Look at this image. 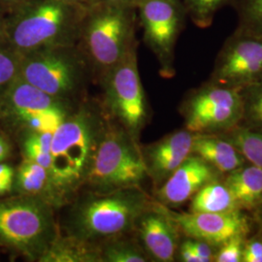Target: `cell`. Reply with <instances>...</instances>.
Instances as JSON below:
<instances>
[{
    "label": "cell",
    "instance_id": "cell-2",
    "mask_svg": "<svg viewBox=\"0 0 262 262\" xmlns=\"http://www.w3.org/2000/svg\"><path fill=\"white\" fill-rule=\"evenodd\" d=\"M152 201L140 187L94 192L73 208L69 232L94 243L126 235Z\"/></svg>",
    "mask_w": 262,
    "mask_h": 262
},
{
    "label": "cell",
    "instance_id": "cell-34",
    "mask_svg": "<svg viewBox=\"0 0 262 262\" xmlns=\"http://www.w3.org/2000/svg\"><path fill=\"white\" fill-rule=\"evenodd\" d=\"M11 151L9 142L0 135V162L8 158Z\"/></svg>",
    "mask_w": 262,
    "mask_h": 262
},
{
    "label": "cell",
    "instance_id": "cell-10",
    "mask_svg": "<svg viewBox=\"0 0 262 262\" xmlns=\"http://www.w3.org/2000/svg\"><path fill=\"white\" fill-rule=\"evenodd\" d=\"M210 81L235 89L262 81V36L237 29L216 56Z\"/></svg>",
    "mask_w": 262,
    "mask_h": 262
},
{
    "label": "cell",
    "instance_id": "cell-27",
    "mask_svg": "<svg viewBox=\"0 0 262 262\" xmlns=\"http://www.w3.org/2000/svg\"><path fill=\"white\" fill-rule=\"evenodd\" d=\"M238 29L262 36V0H241Z\"/></svg>",
    "mask_w": 262,
    "mask_h": 262
},
{
    "label": "cell",
    "instance_id": "cell-18",
    "mask_svg": "<svg viewBox=\"0 0 262 262\" xmlns=\"http://www.w3.org/2000/svg\"><path fill=\"white\" fill-rule=\"evenodd\" d=\"M192 152L224 176L247 163L234 145L222 135H195Z\"/></svg>",
    "mask_w": 262,
    "mask_h": 262
},
{
    "label": "cell",
    "instance_id": "cell-4",
    "mask_svg": "<svg viewBox=\"0 0 262 262\" xmlns=\"http://www.w3.org/2000/svg\"><path fill=\"white\" fill-rule=\"evenodd\" d=\"M147 177L138 142L123 127H105L84 184L94 192H110L140 187Z\"/></svg>",
    "mask_w": 262,
    "mask_h": 262
},
{
    "label": "cell",
    "instance_id": "cell-38",
    "mask_svg": "<svg viewBox=\"0 0 262 262\" xmlns=\"http://www.w3.org/2000/svg\"><path fill=\"white\" fill-rule=\"evenodd\" d=\"M254 214H255L256 222H257V224L259 225V229H260L259 232L262 234V205L254 212Z\"/></svg>",
    "mask_w": 262,
    "mask_h": 262
},
{
    "label": "cell",
    "instance_id": "cell-13",
    "mask_svg": "<svg viewBox=\"0 0 262 262\" xmlns=\"http://www.w3.org/2000/svg\"><path fill=\"white\" fill-rule=\"evenodd\" d=\"M134 230L150 260L172 262L177 258L181 231L168 207L152 201L138 217Z\"/></svg>",
    "mask_w": 262,
    "mask_h": 262
},
{
    "label": "cell",
    "instance_id": "cell-17",
    "mask_svg": "<svg viewBox=\"0 0 262 262\" xmlns=\"http://www.w3.org/2000/svg\"><path fill=\"white\" fill-rule=\"evenodd\" d=\"M16 187L20 194L37 197L57 209L66 202L51 173L36 162L26 159L15 173Z\"/></svg>",
    "mask_w": 262,
    "mask_h": 262
},
{
    "label": "cell",
    "instance_id": "cell-37",
    "mask_svg": "<svg viewBox=\"0 0 262 262\" xmlns=\"http://www.w3.org/2000/svg\"><path fill=\"white\" fill-rule=\"evenodd\" d=\"M141 0H107L109 3L115 4H122V5H130V4H138Z\"/></svg>",
    "mask_w": 262,
    "mask_h": 262
},
{
    "label": "cell",
    "instance_id": "cell-3",
    "mask_svg": "<svg viewBox=\"0 0 262 262\" xmlns=\"http://www.w3.org/2000/svg\"><path fill=\"white\" fill-rule=\"evenodd\" d=\"M54 210L44 200L24 194L0 200V247L39 261L58 236Z\"/></svg>",
    "mask_w": 262,
    "mask_h": 262
},
{
    "label": "cell",
    "instance_id": "cell-15",
    "mask_svg": "<svg viewBox=\"0 0 262 262\" xmlns=\"http://www.w3.org/2000/svg\"><path fill=\"white\" fill-rule=\"evenodd\" d=\"M195 134L187 129L170 133L142 150L148 177L160 187L192 154Z\"/></svg>",
    "mask_w": 262,
    "mask_h": 262
},
{
    "label": "cell",
    "instance_id": "cell-35",
    "mask_svg": "<svg viewBox=\"0 0 262 262\" xmlns=\"http://www.w3.org/2000/svg\"><path fill=\"white\" fill-rule=\"evenodd\" d=\"M0 177L15 180V171L13 167H11L7 163L0 162Z\"/></svg>",
    "mask_w": 262,
    "mask_h": 262
},
{
    "label": "cell",
    "instance_id": "cell-5",
    "mask_svg": "<svg viewBox=\"0 0 262 262\" xmlns=\"http://www.w3.org/2000/svg\"><path fill=\"white\" fill-rule=\"evenodd\" d=\"M66 0H39L19 14L10 28L13 50L25 55L41 49L69 47L77 14Z\"/></svg>",
    "mask_w": 262,
    "mask_h": 262
},
{
    "label": "cell",
    "instance_id": "cell-1",
    "mask_svg": "<svg viewBox=\"0 0 262 262\" xmlns=\"http://www.w3.org/2000/svg\"><path fill=\"white\" fill-rule=\"evenodd\" d=\"M105 125L88 108L70 113L54 134L52 177L66 199L84 185Z\"/></svg>",
    "mask_w": 262,
    "mask_h": 262
},
{
    "label": "cell",
    "instance_id": "cell-9",
    "mask_svg": "<svg viewBox=\"0 0 262 262\" xmlns=\"http://www.w3.org/2000/svg\"><path fill=\"white\" fill-rule=\"evenodd\" d=\"M68 47L41 49L21 55L19 75L39 90L66 99L80 84L82 68Z\"/></svg>",
    "mask_w": 262,
    "mask_h": 262
},
{
    "label": "cell",
    "instance_id": "cell-14",
    "mask_svg": "<svg viewBox=\"0 0 262 262\" xmlns=\"http://www.w3.org/2000/svg\"><path fill=\"white\" fill-rule=\"evenodd\" d=\"M223 177L222 173L192 152L158 188L156 196L164 206H181L207 184Z\"/></svg>",
    "mask_w": 262,
    "mask_h": 262
},
{
    "label": "cell",
    "instance_id": "cell-21",
    "mask_svg": "<svg viewBox=\"0 0 262 262\" xmlns=\"http://www.w3.org/2000/svg\"><path fill=\"white\" fill-rule=\"evenodd\" d=\"M242 211L224 177L202 187L190 199L189 212L193 213H230Z\"/></svg>",
    "mask_w": 262,
    "mask_h": 262
},
{
    "label": "cell",
    "instance_id": "cell-32",
    "mask_svg": "<svg viewBox=\"0 0 262 262\" xmlns=\"http://www.w3.org/2000/svg\"><path fill=\"white\" fill-rule=\"evenodd\" d=\"M188 240L200 262L215 261V253L217 248L202 240H197L192 238H188Z\"/></svg>",
    "mask_w": 262,
    "mask_h": 262
},
{
    "label": "cell",
    "instance_id": "cell-39",
    "mask_svg": "<svg viewBox=\"0 0 262 262\" xmlns=\"http://www.w3.org/2000/svg\"><path fill=\"white\" fill-rule=\"evenodd\" d=\"M66 1L75 4V3H78V2H85V1H90V0H66Z\"/></svg>",
    "mask_w": 262,
    "mask_h": 262
},
{
    "label": "cell",
    "instance_id": "cell-6",
    "mask_svg": "<svg viewBox=\"0 0 262 262\" xmlns=\"http://www.w3.org/2000/svg\"><path fill=\"white\" fill-rule=\"evenodd\" d=\"M186 129L195 135H221L239 125L243 109L239 89L209 81L183 104Z\"/></svg>",
    "mask_w": 262,
    "mask_h": 262
},
{
    "label": "cell",
    "instance_id": "cell-8",
    "mask_svg": "<svg viewBox=\"0 0 262 262\" xmlns=\"http://www.w3.org/2000/svg\"><path fill=\"white\" fill-rule=\"evenodd\" d=\"M128 5L109 3L96 11L84 28V42L94 63L108 71L134 43Z\"/></svg>",
    "mask_w": 262,
    "mask_h": 262
},
{
    "label": "cell",
    "instance_id": "cell-26",
    "mask_svg": "<svg viewBox=\"0 0 262 262\" xmlns=\"http://www.w3.org/2000/svg\"><path fill=\"white\" fill-rule=\"evenodd\" d=\"M70 114L68 106L35 113L21 118L18 122L29 131L54 133Z\"/></svg>",
    "mask_w": 262,
    "mask_h": 262
},
{
    "label": "cell",
    "instance_id": "cell-28",
    "mask_svg": "<svg viewBox=\"0 0 262 262\" xmlns=\"http://www.w3.org/2000/svg\"><path fill=\"white\" fill-rule=\"evenodd\" d=\"M230 0H185L187 10L199 28H208L222 9Z\"/></svg>",
    "mask_w": 262,
    "mask_h": 262
},
{
    "label": "cell",
    "instance_id": "cell-29",
    "mask_svg": "<svg viewBox=\"0 0 262 262\" xmlns=\"http://www.w3.org/2000/svg\"><path fill=\"white\" fill-rule=\"evenodd\" d=\"M21 55L15 50L0 48V94L19 74Z\"/></svg>",
    "mask_w": 262,
    "mask_h": 262
},
{
    "label": "cell",
    "instance_id": "cell-12",
    "mask_svg": "<svg viewBox=\"0 0 262 262\" xmlns=\"http://www.w3.org/2000/svg\"><path fill=\"white\" fill-rule=\"evenodd\" d=\"M169 213L178 226L181 234L205 241L215 248L236 236H248L252 230V221L245 214V211L177 213L169 209Z\"/></svg>",
    "mask_w": 262,
    "mask_h": 262
},
{
    "label": "cell",
    "instance_id": "cell-24",
    "mask_svg": "<svg viewBox=\"0 0 262 262\" xmlns=\"http://www.w3.org/2000/svg\"><path fill=\"white\" fill-rule=\"evenodd\" d=\"M243 116L240 125L262 129V81L239 89Z\"/></svg>",
    "mask_w": 262,
    "mask_h": 262
},
{
    "label": "cell",
    "instance_id": "cell-20",
    "mask_svg": "<svg viewBox=\"0 0 262 262\" xmlns=\"http://www.w3.org/2000/svg\"><path fill=\"white\" fill-rule=\"evenodd\" d=\"M39 261L103 262L100 245L71 234L58 235Z\"/></svg>",
    "mask_w": 262,
    "mask_h": 262
},
{
    "label": "cell",
    "instance_id": "cell-16",
    "mask_svg": "<svg viewBox=\"0 0 262 262\" xmlns=\"http://www.w3.org/2000/svg\"><path fill=\"white\" fill-rule=\"evenodd\" d=\"M66 106V99L46 94L19 74L0 94V115L15 122L31 114Z\"/></svg>",
    "mask_w": 262,
    "mask_h": 262
},
{
    "label": "cell",
    "instance_id": "cell-30",
    "mask_svg": "<svg viewBox=\"0 0 262 262\" xmlns=\"http://www.w3.org/2000/svg\"><path fill=\"white\" fill-rule=\"evenodd\" d=\"M248 236H236L220 246L215 253V262H242L244 245Z\"/></svg>",
    "mask_w": 262,
    "mask_h": 262
},
{
    "label": "cell",
    "instance_id": "cell-11",
    "mask_svg": "<svg viewBox=\"0 0 262 262\" xmlns=\"http://www.w3.org/2000/svg\"><path fill=\"white\" fill-rule=\"evenodd\" d=\"M144 37L157 55L162 70L172 71L174 48L183 25V10L178 0H141L137 4Z\"/></svg>",
    "mask_w": 262,
    "mask_h": 262
},
{
    "label": "cell",
    "instance_id": "cell-19",
    "mask_svg": "<svg viewBox=\"0 0 262 262\" xmlns=\"http://www.w3.org/2000/svg\"><path fill=\"white\" fill-rule=\"evenodd\" d=\"M242 211L254 213L262 205V169L247 163L224 176Z\"/></svg>",
    "mask_w": 262,
    "mask_h": 262
},
{
    "label": "cell",
    "instance_id": "cell-33",
    "mask_svg": "<svg viewBox=\"0 0 262 262\" xmlns=\"http://www.w3.org/2000/svg\"><path fill=\"white\" fill-rule=\"evenodd\" d=\"M177 257L180 261L183 262H200L196 253H194L189 240L187 237L186 240L182 241L179 246Z\"/></svg>",
    "mask_w": 262,
    "mask_h": 262
},
{
    "label": "cell",
    "instance_id": "cell-31",
    "mask_svg": "<svg viewBox=\"0 0 262 262\" xmlns=\"http://www.w3.org/2000/svg\"><path fill=\"white\" fill-rule=\"evenodd\" d=\"M242 262H262V234L260 232L246 239Z\"/></svg>",
    "mask_w": 262,
    "mask_h": 262
},
{
    "label": "cell",
    "instance_id": "cell-36",
    "mask_svg": "<svg viewBox=\"0 0 262 262\" xmlns=\"http://www.w3.org/2000/svg\"><path fill=\"white\" fill-rule=\"evenodd\" d=\"M14 181L15 180L13 179H4L0 177V195L6 194L11 191Z\"/></svg>",
    "mask_w": 262,
    "mask_h": 262
},
{
    "label": "cell",
    "instance_id": "cell-23",
    "mask_svg": "<svg viewBox=\"0 0 262 262\" xmlns=\"http://www.w3.org/2000/svg\"><path fill=\"white\" fill-rule=\"evenodd\" d=\"M125 235L106 240L101 244L103 262H146L150 258L139 242L124 238Z\"/></svg>",
    "mask_w": 262,
    "mask_h": 262
},
{
    "label": "cell",
    "instance_id": "cell-22",
    "mask_svg": "<svg viewBox=\"0 0 262 262\" xmlns=\"http://www.w3.org/2000/svg\"><path fill=\"white\" fill-rule=\"evenodd\" d=\"M221 135L234 145L247 163L262 169V129L239 124Z\"/></svg>",
    "mask_w": 262,
    "mask_h": 262
},
{
    "label": "cell",
    "instance_id": "cell-25",
    "mask_svg": "<svg viewBox=\"0 0 262 262\" xmlns=\"http://www.w3.org/2000/svg\"><path fill=\"white\" fill-rule=\"evenodd\" d=\"M53 134L50 132L29 131L24 140L23 150L26 159H30L47 169L52 175L51 146Z\"/></svg>",
    "mask_w": 262,
    "mask_h": 262
},
{
    "label": "cell",
    "instance_id": "cell-7",
    "mask_svg": "<svg viewBox=\"0 0 262 262\" xmlns=\"http://www.w3.org/2000/svg\"><path fill=\"white\" fill-rule=\"evenodd\" d=\"M105 100L109 111L138 142L148 121V106L141 82L135 44L122 60L107 71Z\"/></svg>",
    "mask_w": 262,
    "mask_h": 262
}]
</instances>
